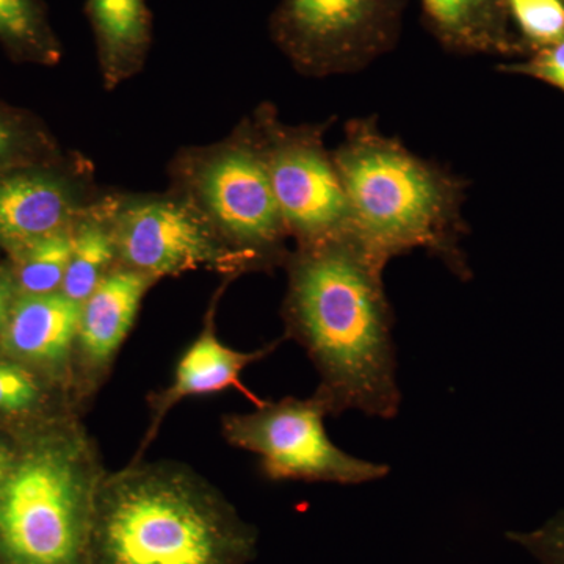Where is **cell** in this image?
Returning <instances> with one entry per match:
<instances>
[{"mask_svg":"<svg viewBox=\"0 0 564 564\" xmlns=\"http://www.w3.org/2000/svg\"><path fill=\"white\" fill-rule=\"evenodd\" d=\"M118 261L110 204L88 207L73 226V251L61 292L84 303L111 273Z\"/></svg>","mask_w":564,"mask_h":564,"instance_id":"obj_16","label":"cell"},{"mask_svg":"<svg viewBox=\"0 0 564 564\" xmlns=\"http://www.w3.org/2000/svg\"><path fill=\"white\" fill-rule=\"evenodd\" d=\"M258 532L192 467L131 462L107 470L85 564H250Z\"/></svg>","mask_w":564,"mask_h":564,"instance_id":"obj_2","label":"cell"},{"mask_svg":"<svg viewBox=\"0 0 564 564\" xmlns=\"http://www.w3.org/2000/svg\"><path fill=\"white\" fill-rule=\"evenodd\" d=\"M39 373L14 359H0V415L21 417L36 413L46 399Z\"/></svg>","mask_w":564,"mask_h":564,"instance_id":"obj_20","label":"cell"},{"mask_svg":"<svg viewBox=\"0 0 564 564\" xmlns=\"http://www.w3.org/2000/svg\"><path fill=\"white\" fill-rule=\"evenodd\" d=\"M508 541L524 549L541 564H564V510L529 532H507Z\"/></svg>","mask_w":564,"mask_h":564,"instance_id":"obj_21","label":"cell"},{"mask_svg":"<svg viewBox=\"0 0 564 564\" xmlns=\"http://www.w3.org/2000/svg\"><path fill=\"white\" fill-rule=\"evenodd\" d=\"M187 198L203 212L243 273L265 272L288 262V228L267 169L254 121L225 143L185 161Z\"/></svg>","mask_w":564,"mask_h":564,"instance_id":"obj_5","label":"cell"},{"mask_svg":"<svg viewBox=\"0 0 564 564\" xmlns=\"http://www.w3.org/2000/svg\"><path fill=\"white\" fill-rule=\"evenodd\" d=\"M274 198L296 247H313L350 234V209L333 151L323 133L329 122L285 126L273 110L256 113Z\"/></svg>","mask_w":564,"mask_h":564,"instance_id":"obj_8","label":"cell"},{"mask_svg":"<svg viewBox=\"0 0 564 564\" xmlns=\"http://www.w3.org/2000/svg\"><path fill=\"white\" fill-rule=\"evenodd\" d=\"M11 306H13V303H11L9 284L0 278V332H2L3 325H6Z\"/></svg>","mask_w":564,"mask_h":564,"instance_id":"obj_25","label":"cell"},{"mask_svg":"<svg viewBox=\"0 0 564 564\" xmlns=\"http://www.w3.org/2000/svg\"><path fill=\"white\" fill-rule=\"evenodd\" d=\"M18 454H20V452H18L13 445H10L3 437H0V486L3 485L11 469H13Z\"/></svg>","mask_w":564,"mask_h":564,"instance_id":"obj_23","label":"cell"},{"mask_svg":"<svg viewBox=\"0 0 564 564\" xmlns=\"http://www.w3.org/2000/svg\"><path fill=\"white\" fill-rule=\"evenodd\" d=\"M73 226L11 251L21 296L61 292L73 251Z\"/></svg>","mask_w":564,"mask_h":564,"instance_id":"obj_17","label":"cell"},{"mask_svg":"<svg viewBox=\"0 0 564 564\" xmlns=\"http://www.w3.org/2000/svg\"><path fill=\"white\" fill-rule=\"evenodd\" d=\"M278 344L280 343H273L252 351L236 350V348L229 347L218 339L217 328H215V306L212 307L206 323H204L203 332L177 361L172 383L165 386L162 391L152 393L148 400L151 419L140 447L137 448L131 462L143 459L148 447L154 443L162 423L165 422L166 415L182 400L228 391L232 388L256 402L254 395L247 391L242 383L243 370L272 355L276 350Z\"/></svg>","mask_w":564,"mask_h":564,"instance_id":"obj_12","label":"cell"},{"mask_svg":"<svg viewBox=\"0 0 564 564\" xmlns=\"http://www.w3.org/2000/svg\"><path fill=\"white\" fill-rule=\"evenodd\" d=\"M17 147V132L13 126L0 118V162L9 158Z\"/></svg>","mask_w":564,"mask_h":564,"instance_id":"obj_24","label":"cell"},{"mask_svg":"<svg viewBox=\"0 0 564 564\" xmlns=\"http://www.w3.org/2000/svg\"><path fill=\"white\" fill-rule=\"evenodd\" d=\"M423 24L443 50L458 55L525 57L508 0H421Z\"/></svg>","mask_w":564,"mask_h":564,"instance_id":"obj_14","label":"cell"},{"mask_svg":"<svg viewBox=\"0 0 564 564\" xmlns=\"http://www.w3.org/2000/svg\"><path fill=\"white\" fill-rule=\"evenodd\" d=\"M329 415L321 393L284 397L259 402L248 413L226 414L221 433L232 447L258 456L267 480L362 485L388 477V464L358 458L333 443L325 426Z\"/></svg>","mask_w":564,"mask_h":564,"instance_id":"obj_6","label":"cell"},{"mask_svg":"<svg viewBox=\"0 0 564 564\" xmlns=\"http://www.w3.org/2000/svg\"><path fill=\"white\" fill-rule=\"evenodd\" d=\"M90 206L55 174L21 172L0 177V245L10 251L69 228Z\"/></svg>","mask_w":564,"mask_h":564,"instance_id":"obj_13","label":"cell"},{"mask_svg":"<svg viewBox=\"0 0 564 564\" xmlns=\"http://www.w3.org/2000/svg\"><path fill=\"white\" fill-rule=\"evenodd\" d=\"M120 265L155 281L207 269L239 276V259L187 196H150L110 203Z\"/></svg>","mask_w":564,"mask_h":564,"instance_id":"obj_9","label":"cell"},{"mask_svg":"<svg viewBox=\"0 0 564 564\" xmlns=\"http://www.w3.org/2000/svg\"><path fill=\"white\" fill-rule=\"evenodd\" d=\"M410 0H280L270 36L303 76L369 68L395 50Z\"/></svg>","mask_w":564,"mask_h":564,"instance_id":"obj_7","label":"cell"},{"mask_svg":"<svg viewBox=\"0 0 564 564\" xmlns=\"http://www.w3.org/2000/svg\"><path fill=\"white\" fill-rule=\"evenodd\" d=\"M106 474L98 444L76 415L21 451L0 486V560L85 564Z\"/></svg>","mask_w":564,"mask_h":564,"instance_id":"obj_4","label":"cell"},{"mask_svg":"<svg viewBox=\"0 0 564 564\" xmlns=\"http://www.w3.org/2000/svg\"><path fill=\"white\" fill-rule=\"evenodd\" d=\"M508 10L527 55L564 40V0H508Z\"/></svg>","mask_w":564,"mask_h":564,"instance_id":"obj_19","label":"cell"},{"mask_svg":"<svg viewBox=\"0 0 564 564\" xmlns=\"http://www.w3.org/2000/svg\"><path fill=\"white\" fill-rule=\"evenodd\" d=\"M333 155L350 209V234L370 254L388 265L397 256L422 250L463 281L473 276L463 247V177L386 135L375 117L348 121Z\"/></svg>","mask_w":564,"mask_h":564,"instance_id":"obj_3","label":"cell"},{"mask_svg":"<svg viewBox=\"0 0 564 564\" xmlns=\"http://www.w3.org/2000/svg\"><path fill=\"white\" fill-rule=\"evenodd\" d=\"M107 88L135 76L150 54L152 14L147 0H85Z\"/></svg>","mask_w":564,"mask_h":564,"instance_id":"obj_15","label":"cell"},{"mask_svg":"<svg viewBox=\"0 0 564 564\" xmlns=\"http://www.w3.org/2000/svg\"><path fill=\"white\" fill-rule=\"evenodd\" d=\"M282 318L321 375L317 393L332 415L359 411L399 414L393 311L386 295V265L351 234L296 247L288 262Z\"/></svg>","mask_w":564,"mask_h":564,"instance_id":"obj_1","label":"cell"},{"mask_svg":"<svg viewBox=\"0 0 564 564\" xmlns=\"http://www.w3.org/2000/svg\"><path fill=\"white\" fill-rule=\"evenodd\" d=\"M80 310V303L62 292L20 296L0 332V345L9 358L31 369L33 366V370H50L73 392L76 402L74 362Z\"/></svg>","mask_w":564,"mask_h":564,"instance_id":"obj_11","label":"cell"},{"mask_svg":"<svg viewBox=\"0 0 564 564\" xmlns=\"http://www.w3.org/2000/svg\"><path fill=\"white\" fill-rule=\"evenodd\" d=\"M155 282L148 274L117 265L82 303L74 377L77 402L84 410L109 378L144 295Z\"/></svg>","mask_w":564,"mask_h":564,"instance_id":"obj_10","label":"cell"},{"mask_svg":"<svg viewBox=\"0 0 564 564\" xmlns=\"http://www.w3.org/2000/svg\"><path fill=\"white\" fill-rule=\"evenodd\" d=\"M0 41L22 57L51 62L61 55L40 0H0Z\"/></svg>","mask_w":564,"mask_h":564,"instance_id":"obj_18","label":"cell"},{"mask_svg":"<svg viewBox=\"0 0 564 564\" xmlns=\"http://www.w3.org/2000/svg\"><path fill=\"white\" fill-rule=\"evenodd\" d=\"M497 69L500 73L543 82L564 93V40L544 50L532 52L521 61L502 63Z\"/></svg>","mask_w":564,"mask_h":564,"instance_id":"obj_22","label":"cell"}]
</instances>
